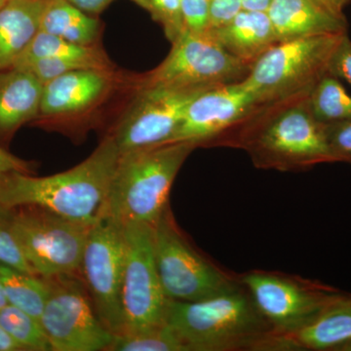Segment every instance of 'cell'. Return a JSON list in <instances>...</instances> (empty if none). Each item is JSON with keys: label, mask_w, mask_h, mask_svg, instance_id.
<instances>
[{"label": "cell", "mask_w": 351, "mask_h": 351, "mask_svg": "<svg viewBox=\"0 0 351 351\" xmlns=\"http://www.w3.org/2000/svg\"><path fill=\"white\" fill-rule=\"evenodd\" d=\"M309 93L258 106L215 145L237 147L258 169L299 172L335 162L325 123L309 106Z\"/></svg>", "instance_id": "6da1fadb"}, {"label": "cell", "mask_w": 351, "mask_h": 351, "mask_svg": "<svg viewBox=\"0 0 351 351\" xmlns=\"http://www.w3.org/2000/svg\"><path fill=\"white\" fill-rule=\"evenodd\" d=\"M165 324L186 351L291 350L243 284L197 302L168 300Z\"/></svg>", "instance_id": "7a4b0ae2"}, {"label": "cell", "mask_w": 351, "mask_h": 351, "mask_svg": "<svg viewBox=\"0 0 351 351\" xmlns=\"http://www.w3.org/2000/svg\"><path fill=\"white\" fill-rule=\"evenodd\" d=\"M119 156L114 138L108 136L82 163L59 174H1L0 207L38 206L71 221L94 225L105 214Z\"/></svg>", "instance_id": "3957f363"}, {"label": "cell", "mask_w": 351, "mask_h": 351, "mask_svg": "<svg viewBox=\"0 0 351 351\" xmlns=\"http://www.w3.org/2000/svg\"><path fill=\"white\" fill-rule=\"evenodd\" d=\"M196 147L175 142L120 154L104 217L121 226H154L169 206L173 182Z\"/></svg>", "instance_id": "277c9868"}, {"label": "cell", "mask_w": 351, "mask_h": 351, "mask_svg": "<svg viewBox=\"0 0 351 351\" xmlns=\"http://www.w3.org/2000/svg\"><path fill=\"white\" fill-rule=\"evenodd\" d=\"M341 34L309 36L277 43L252 64L245 82L260 105L311 93L329 73Z\"/></svg>", "instance_id": "5b68a950"}, {"label": "cell", "mask_w": 351, "mask_h": 351, "mask_svg": "<svg viewBox=\"0 0 351 351\" xmlns=\"http://www.w3.org/2000/svg\"><path fill=\"white\" fill-rule=\"evenodd\" d=\"M0 215L39 277L76 276L92 226L71 221L38 206L4 209Z\"/></svg>", "instance_id": "8992f818"}, {"label": "cell", "mask_w": 351, "mask_h": 351, "mask_svg": "<svg viewBox=\"0 0 351 351\" xmlns=\"http://www.w3.org/2000/svg\"><path fill=\"white\" fill-rule=\"evenodd\" d=\"M152 239L159 279L170 301H201L239 285V277L219 269L189 243L169 206L152 226Z\"/></svg>", "instance_id": "52a82bcc"}, {"label": "cell", "mask_w": 351, "mask_h": 351, "mask_svg": "<svg viewBox=\"0 0 351 351\" xmlns=\"http://www.w3.org/2000/svg\"><path fill=\"white\" fill-rule=\"evenodd\" d=\"M171 44L169 54L138 87L210 89L242 82L250 71L251 64L230 54L209 31L184 29Z\"/></svg>", "instance_id": "ba28073f"}, {"label": "cell", "mask_w": 351, "mask_h": 351, "mask_svg": "<svg viewBox=\"0 0 351 351\" xmlns=\"http://www.w3.org/2000/svg\"><path fill=\"white\" fill-rule=\"evenodd\" d=\"M125 256L122 272L121 334L149 331L165 325L168 299L157 271L152 226H123ZM120 335V334H119Z\"/></svg>", "instance_id": "9c48e42d"}, {"label": "cell", "mask_w": 351, "mask_h": 351, "mask_svg": "<svg viewBox=\"0 0 351 351\" xmlns=\"http://www.w3.org/2000/svg\"><path fill=\"white\" fill-rule=\"evenodd\" d=\"M45 279L49 295L39 321L52 350H108L114 335L99 319L91 297L75 276Z\"/></svg>", "instance_id": "30bf717a"}, {"label": "cell", "mask_w": 351, "mask_h": 351, "mask_svg": "<svg viewBox=\"0 0 351 351\" xmlns=\"http://www.w3.org/2000/svg\"><path fill=\"white\" fill-rule=\"evenodd\" d=\"M239 279L265 319L286 341L313 320L339 291L317 281L276 272L255 270Z\"/></svg>", "instance_id": "8fae6325"}, {"label": "cell", "mask_w": 351, "mask_h": 351, "mask_svg": "<svg viewBox=\"0 0 351 351\" xmlns=\"http://www.w3.org/2000/svg\"><path fill=\"white\" fill-rule=\"evenodd\" d=\"M124 256L123 226L103 217L88 234L80 271L99 319L113 335L123 329L120 292Z\"/></svg>", "instance_id": "7c38bea8"}, {"label": "cell", "mask_w": 351, "mask_h": 351, "mask_svg": "<svg viewBox=\"0 0 351 351\" xmlns=\"http://www.w3.org/2000/svg\"><path fill=\"white\" fill-rule=\"evenodd\" d=\"M206 90L138 87L137 96L112 135L120 154L170 143L189 104Z\"/></svg>", "instance_id": "4fadbf2b"}, {"label": "cell", "mask_w": 351, "mask_h": 351, "mask_svg": "<svg viewBox=\"0 0 351 351\" xmlns=\"http://www.w3.org/2000/svg\"><path fill=\"white\" fill-rule=\"evenodd\" d=\"M260 106L245 80L208 89L189 104L170 143L215 145Z\"/></svg>", "instance_id": "5bb4252c"}, {"label": "cell", "mask_w": 351, "mask_h": 351, "mask_svg": "<svg viewBox=\"0 0 351 351\" xmlns=\"http://www.w3.org/2000/svg\"><path fill=\"white\" fill-rule=\"evenodd\" d=\"M267 12L278 43L348 32L346 16L332 12L319 0H272Z\"/></svg>", "instance_id": "9a60e30c"}, {"label": "cell", "mask_w": 351, "mask_h": 351, "mask_svg": "<svg viewBox=\"0 0 351 351\" xmlns=\"http://www.w3.org/2000/svg\"><path fill=\"white\" fill-rule=\"evenodd\" d=\"M108 73L103 69H76L44 83L40 114H71L91 107L110 87Z\"/></svg>", "instance_id": "2e32d148"}, {"label": "cell", "mask_w": 351, "mask_h": 351, "mask_svg": "<svg viewBox=\"0 0 351 351\" xmlns=\"http://www.w3.org/2000/svg\"><path fill=\"white\" fill-rule=\"evenodd\" d=\"M293 350L335 351L351 341V294L338 291L306 326L287 338Z\"/></svg>", "instance_id": "e0dca14e"}, {"label": "cell", "mask_w": 351, "mask_h": 351, "mask_svg": "<svg viewBox=\"0 0 351 351\" xmlns=\"http://www.w3.org/2000/svg\"><path fill=\"white\" fill-rule=\"evenodd\" d=\"M232 56L253 64L278 43L267 12L242 9L232 20L208 29Z\"/></svg>", "instance_id": "ac0fdd59"}, {"label": "cell", "mask_w": 351, "mask_h": 351, "mask_svg": "<svg viewBox=\"0 0 351 351\" xmlns=\"http://www.w3.org/2000/svg\"><path fill=\"white\" fill-rule=\"evenodd\" d=\"M43 90V83L29 71H0V134H12L40 114Z\"/></svg>", "instance_id": "d6986e66"}, {"label": "cell", "mask_w": 351, "mask_h": 351, "mask_svg": "<svg viewBox=\"0 0 351 351\" xmlns=\"http://www.w3.org/2000/svg\"><path fill=\"white\" fill-rule=\"evenodd\" d=\"M45 0H8L0 8V71L10 69L40 31Z\"/></svg>", "instance_id": "ffe728a7"}, {"label": "cell", "mask_w": 351, "mask_h": 351, "mask_svg": "<svg viewBox=\"0 0 351 351\" xmlns=\"http://www.w3.org/2000/svg\"><path fill=\"white\" fill-rule=\"evenodd\" d=\"M100 29L98 19L66 0H45L40 31L71 43L94 45Z\"/></svg>", "instance_id": "44dd1931"}, {"label": "cell", "mask_w": 351, "mask_h": 351, "mask_svg": "<svg viewBox=\"0 0 351 351\" xmlns=\"http://www.w3.org/2000/svg\"><path fill=\"white\" fill-rule=\"evenodd\" d=\"M41 59L76 60L103 71H110L112 66L107 55L95 45L71 43L48 32L39 31L10 69H23Z\"/></svg>", "instance_id": "7402d4cb"}, {"label": "cell", "mask_w": 351, "mask_h": 351, "mask_svg": "<svg viewBox=\"0 0 351 351\" xmlns=\"http://www.w3.org/2000/svg\"><path fill=\"white\" fill-rule=\"evenodd\" d=\"M0 283L9 304L40 318L49 295L47 279L0 263Z\"/></svg>", "instance_id": "603a6c76"}, {"label": "cell", "mask_w": 351, "mask_h": 351, "mask_svg": "<svg viewBox=\"0 0 351 351\" xmlns=\"http://www.w3.org/2000/svg\"><path fill=\"white\" fill-rule=\"evenodd\" d=\"M308 100L313 114L323 123L351 121V95L341 80L330 73L313 87Z\"/></svg>", "instance_id": "cb8c5ba5"}, {"label": "cell", "mask_w": 351, "mask_h": 351, "mask_svg": "<svg viewBox=\"0 0 351 351\" xmlns=\"http://www.w3.org/2000/svg\"><path fill=\"white\" fill-rule=\"evenodd\" d=\"M0 326L24 351L52 350L40 321L19 307L8 304L0 309Z\"/></svg>", "instance_id": "d4e9b609"}, {"label": "cell", "mask_w": 351, "mask_h": 351, "mask_svg": "<svg viewBox=\"0 0 351 351\" xmlns=\"http://www.w3.org/2000/svg\"><path fill=\"white\" fill-rule=\"evenodd\" d=\"M108 350L186 351L182 341L167 325L134 334L114 335Z\"/></svg>", "instance_id": "484cf974"}, {"label": "cell", "mask_w": 351, "mask_h": 351, "mask_svg": "<svg viewBox=\"0 0 351 351\" xmlns=\"http://www.w3.org/2000/svg\"><path fill=\"white\" fill-rule=\"evenodd\" d=\"M149 13L152 19L162 27L171 43L184 32L182 16V0H131Z\"/></svg>", "instance_id": "4316f807"}, {"label": "cell", "mask_w": 351, "mask_h": 351, "mask_svg": "<svg viewBox=\"0 0 351 351\" xmlns=\"http://www.w3.org/2000/svg\"><path fill=\"white\" fill-rule=\"evenodd\" d=\"M0 263L25 274L38 276L27 262L19 242L0 215Z\"/></svg>", "instance_id": "83f0119b"}, {"label": "cell", "mask_w": 351, "mask_h": 351, "mask_svg": "<svg viewBox=\"0 0 351 351\" xmlns=\"http://www.w3.org/2000/svg\"><path fill=\"white\" fill-rule=\"evenodd\" d=\"M83 69L94 68L91 64L85 63V62L76 61V60L41 59L20 69L29 71L44 84L53 78H56L58 76L69 73V71Z\"/></svg>", "instance_id": "f1b7e54d"}, {"label": "cell", "mask_w": 351, "mask_h": 351, "mask_svg": "<svg viewBox=\"0 0 351 351\" xmlns=\"http://www.w3.org/2000/svg\"><path fill=\"white\" fill-rule=\"evenodd\" d=\"M325 132L335 162L351 165V121L325 123Z\"/></svg>", "instance_id": "f546056e"}, {"label": "cell", "mask_w": 351, "mask_h": 351, "mask_svg": "<svg viewBox=\"0 0 351 351\" xmlns=\"http://www.w3.org/2000/svg\"><path fill=\"white\" fill-rule=\"evenodd\" d=\"M181 8L186 29L203 32L210 29L209 0H182Z\"/></svg>", "instance_id": "4dcf8cb0"}, {"label": "cell", "mask_w": 351, "mask_h": 351, "mask_svg": "<svg viewBox=\"0 0 351 351\" xmlns=\"http://www.w3.org/2000/svg\"><path fill=\"white\" fill-rule=\"evenodd\" d=\"M329 73L339 80H345L351 86V39L348 32L341 36L332 53Z\"/></svg>", "instance_id": "1f68e13d"}, {"label": "cell", "mask_w": 351, "mask_h": 351, "mask_svg": "<svg viewBox=\"0 0 351 351\" xmlns=\"http://www.w3.org/2000/svg\"><path fill=\"white\" fill-rule=\"evenodd\" d=\"M210 29L221 27L242 10V0H209Z\"/></svg>", "instance_id": "d6a6232c"}, {"label": "cell", "mask_w": 351, "mask_h": 351, "mask_svg": "<svg viewBox=\"0 0 351 351\" xmlns=\"http://www.w3.org/2000/svg\"><path fill=\"white\" fill-rule=\"evenodd\" d=\"M9 172H21L32 174L31 163L23 160L0 147V175Z\"/></svg>", "instance_id": "836d02e7"}, {"label": "cell", "mask_w": 351, "mask_h": 351, "mask_svg": "<svg viewBox=\"0 0 351 351\" xmlns=\"http://www.w3.org/2000/svg\"><path fill=\"white\" fill-rule=\"evenodd\" d=\"M83 12L91 16L99 15L107 9L114 0H66Z\"/></svg>", "instance_id": "e575fe53"}, {"label": "cell", "mask_w": 351, "mask_h": 351, "mask_svg": "<svg viewBox=\"0 0 351 351\" xmlns=\"http://www.w3.org/2000/svg\"><path fill=\"white\" fill-rule=\"evenodd\" d=\"M0 351H24V348L0 326Z\"/></svg>", "instance_id": "d590c367"}, {"label": "cell", "mask_w": 351, "mask_h": 351, "mask_svg": "<svg viewBox=\"0 0 351 351\" xmlns=\"http://www.w3.org/2000/svg\"><path fill=\"white\" fill-rule=\"evenodd\" d=\"M271 2L272 0H242V9L267 12Z\"/></svg>", "instance_id": "8d00e7d4"}, {"label": "cell", "mask_w": 351, "mask_h": 351, "mask_svg": "<svg viewBox=\"0 0 351 351\" xmlns=\"http://www.w3.org/2000/svg\"><path fill=\"white\" fill-rule=\"evenodd\" d=\"M319 1L332 12L339 14V15H345L343 10L351 0H319Z\"/></svg>", "instance_id": "74e56055"}, {"label": "cell", "mask_w": 351, "mask_h": 351, "mask_svg": "<svg viewBox=\"0 0 351 351\" xmlns=\"http://www.w3.org/2000/svg\"><path fill=\"white\" fill-rule=\"evenodd\" d=\"M7 304H8V301H7L3 288H2L1 283H0V309L3 308Z\"/></svg>", "instance_id": "f35d334b"}, {"label": "cell", "mask_w": 351, "mask_h": 351, "mask_svg": "<svg viewBox=\"0 0 351 351\" xmlns=\"http://www.w3.org/2000/svg\"><path fill=\"white\" fill-rule=\"evenodd\" d=\"M335 351H351V341H346V343L339 346Z\"/></svg>", "instance_id": "ab89813d"}, {"label": "cell", "mask_w": 351, "mask_h": 351, "mask_svg": "<svg viewBox=\"0 0 351 351\" xmlns=\"http://www.w3.org/2000/svg\"><path fill=\"white\" fill-rule=\"evenodd\" d=\"M7 1H8V0H0V8H1Z\"/></svg>", "instance_id": "60d3db41"}]
</instances>
